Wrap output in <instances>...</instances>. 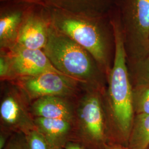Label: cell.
Returning <instances> with one entry per match:
<instances>
[{"instance_id":"obj_9","label":"cell","mask_w":149,"mask_h":149,"mask_svg":"<svg viewBox=\"0 0 149 149\" xmlns=\"http://www.w3.org/2000/svg\"><path fill=\"white\" fill-rule=\"evenodd\" d=\"M6 51L11 64V79L8 82L19 77L46 72L62 74L55 68L43 50H32L15 45Z\"/></svg>"},{"instance_id":"obj_19","label":"cell","mask_w":149,"mask_h":149,"mask_svg":"<svg viewBox=\"0 0 149 149\" xmlns=\"http://www.w3.org/2000/svg\"><path fill=\"white\" fill-rule=\"evenodd\" d=\"M0 79L1 82H8L11 79V64L6 50H0Z\"/></svg>"},{"instance_id":"obj_11","label":"cell","mask_w":149,"mask_h":149,"mask_svg":"<svg viewBox=\"0 0 149 149\" xmlns=\"http://www.w3.org/2000/svg\"><path fill=\"white\" fill-rule=\"evenodd\" d=\"M78 97L60 96L41 97L31 102V113L34 118L60 119L74 122Z\"/></svg>"},{"instance_id":"obj_2","label":"cell","mask_w":149,"mask_h":149,"mask_svg":"<svg viewBox=\"0 0 149 149\" xmlns=\"http://www.w3.org/2000/svg\"><path fill=\"white\" fill-rule=\"evenodd\" d=\"M42 9L50 23L89 52L108 77L113 64L116 47L110 15L89 17Z\"/></svg>"},{"instance_id":"obj_4","label":"cell","mask_w":149,"mask_h":149,"mask_svg":"<svg viewBox=\"0 0 149 149\" xmlns=\"http://www.w3.org/2000/svg\"><path fill=\"white\" fill-rule=\"evenodd\" d=\"M103 93L101 91L84 86L77 99L74 142L86 149H106L109 143Z\"/></svg>"},{"instance_id":"obj_21","label":"cell","mask_w":149,"mask_h":149,"mask_svg":"<svg viewBox=\"0 0 149 149\" xmlns=\"http://www.w3.org/2000/svg\"><path fill=\"white\" fill-rule=\"evenodd\" d=\"M64 149H86L84 146H82L81 144L76 143V142H74V141H71L68 143V144L66 145L65 146Z\"/></svg>"},{"instance_id":"obj_23","label":"cell","mask_w":149,"mask_h":149,"mask_svg":"<svg viewBox=\"0 0 149 149\" xmlns=\"http://www.w3.org/2000/svg\"><path fill=\"white\" fill-rule=\"evenodd\" d=\"M64 149L63 148H58V149Z\"/></svg>"},{"instance_id":"obj_3","label":"cell","mask_w":149,"mask_h":149,"mask_svg":"<svg viewBox=\"0 0 149 149\" xmlns=\"http://www.w3.org/2000/svg\"><path fill=\"white\" fill-rule=\"evenodd\" d=\"M43 50L60 72L84 86L104 92L107 76L96 60L85 49L50 23L48 42Z\"/></svg>"},{"instance_id":"obj_15","label":"cell","mask_w":149,"mask_h":149,"mask_svg":"<svg viewBox=\"0 0 149 149\" xmlns=\"http://www.w3.org/2000/svg\"><path fill=\"white\" fill-rule=\"evenodd\" d=\"M129 74L133 87H149V53L134 64L128 65Z\"/></svg>"},{"instance_id":"obj_13","label":"cell","mask_w":149,"mask_h":149,"mask_svg":"<svg viewBox=\"0 0 149 149\" xmlns=\"http://www.w3.org/2000/svg\"><path fill=\"white\" fill-rule=\"evenodd\" d=\"M36 130L43 135L52 149H64L75 140L74 122L60 119L34 117Z\"/></svg>"},{"instance_id":"obj_22","label":"cell","mask_w":149,"mask_h":149,"mask_svg":"<svg viewBox=\"0 0 149 149\" xmlns=\"http://www.w3.org/2000/svg\"><path fill=\"white\" fill-rule=\"evenodd\" d=\"M106 149H129L126 146L116 143H108L107 145Z\"/></svg>"},{"instance_id":"obj_12","label":"cell","mask_w":149,"mask_h":149,"mask_svg":"<svg viewBox=\"0 0 149 149\" xmlns=\"http://www.w3.org/2000/svg\"><path fill=\"white\" fill-rule=\"evenodd\" d=\"M29 8L30 6L22 5H1V50H10L16 45L19 30Z\"/></svg>"},{"instance_id":"obj_20","label":"cell","mask_w":149,"mask_h":149,"mask_svg":"<svg viewBox=\"0 0 149 149\" xmlns=\"http://www.w3.org/2000/svg\"><path fill=\"white\" fill-rule=\"evenodd\" d=\"M12 133L3 129H0V149H3L11 138Z\"/></svg>"},{"instance_id":"obj_18","label":"cell","mask_w":149,"mask_h":149,"mask_svg":"<svg viewBox=\"0 0 149 149\" xmlns=\"http://www.w3.org/2000/svg\"><path fill=\"white\" fill-rule=\"evenodd\" d=\"M3 149H30L25 134L14 133Z\"/></svg>"},{"instance_id":"obj_17","label":"cell","mask_w":149,"mask_h":149,"mask_svg":"<svg viewBox=\"0 0 149 149\" xmlns=\"http://www.w3.org/2000/svg\"><path fill=\"white\" fill-rule=\"evenodd\" d=\"M26 135L29 149H52L43 135L37 130H32Z\"/></svg>"},{"instance_id":"obj_5","label":"cell","mask_w":149,"mask_h":149,"mask_svg":"<svg viewBox=\"0 0 149 149\" xmlns=\"http://www.w3.org/2000/svg\"><path fill=\"white\" fill-rule=\"evenodd\" d=\"M127 55L134 64L149 53V0H115Z\"/></svg>"},{"instance_id":"obj_1","label":"cell","mask_w":149,"mask_h":149,"mask_svg":"<svg viewBox=\"0 0 149 149\" xmlns=\"http://www.w3.org/2000/svg\"><path fill=\"white\" fill-rule=\"evenodd\" d=\"M115 36V54L113 64L107 77L106 90L103 95L108 124L109 143L127 146L134 118L133 86L129 74L119 16L116 8L111 13Z\"/></svg>"},{"instance_id":"obj_16","label":"cell","mask_w":149,"mask_h":149,"mask_svg":"<svg viewBox=\"0 0 149 149\" xmlns=\"http://www.w3.org/2000/svg\"><path fill=\"white\" fill-rule=\"evenodd\" d=\"M133 107L135 114L149 115V87H133Z\"/></svg>"},{"instance_id":"obj_6","label":"cell","mask_w":149,"mask_h":149,"mask_svg":"<svg viewBox=\"0 0 149 149\" xmlns=\"http://www.w3.org/2000/svg\"><path fill=\"white\" fill-rule=\"evenodd\" d=\"M1 91L0 129L25 134L36 130L31 101L26 95L12 82H2Z\"/></svg>"},{"instance_id":"obj_14","label":"cell","mask_w":149,"mask_h":149,"mask_svg":"<svg viewBox=\"0 0 149 149\" xmlns=\"http://www.w3.org/2000/svg\"><path fill=\"white\" fill-rule=\"evenodd\" d=\"M127 147L129 149H148L149 147V115L135 114Z\"/></svg>"},{"instance_id":"obj_10","label":"cell","mask_w":149,"mask_h":149,"mask_svg":"<svg viewBox=\"0 0 149 149\" xmlns=\"http://www.w3.org/2000/svg\"><path fill=\"white\" fill-rule=\"evenodd\" d=\"M49 25L42 8L30 6L16 45L32 50H43L48 42Z\"/></svg>"},{"instance_id":"obj_8","label":"cell","mask_w":149,"mask_h":149,"mask_svg":"<svg viewBox=\"0 0 149 149\" xmlns=\"http://www.w3.org/2000/svg\"><path fill=\"white\" fill-rule=\"evenodd\" d=\"M1 3L22 5L89 17L109 15L115 0H0Z\"/></svg>"},{"instance_id":"obj_7","label":"cell","mask_w":149,"mask_h":149,"mask_svg":"<svg viewBox=\"0 0 149 149\" xmlns=\"http://www.w3.org/2000/svg\"><path fill=\"white\" fill-rule=\"evenodd\" d=\"M11 82L18 86L31 102L46 96L78 97L85 86L55 72L19 77Z\"/></svg>"},{"instance_id":"obj_24","label":"cell","mask_w":149,"mask_h":149,"mask_svg":"<svg viewBox=\"0 0 149 149\" xmlns=\"http://www.w3.org/2000/svg\"><path fill=\"white\" fill-rule=\"evenodd\" d=\"M148 149H149V148H148Z\"/></svg>"}]
</instances>
